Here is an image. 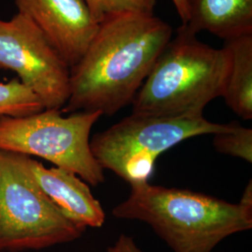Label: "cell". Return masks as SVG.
Wrapping results in <instances>:
<instances>
[{"mask_svg": "<svg viewBox=\"0 0 252 252\" xmlns=\"http://www.w3.org/2000/svg\"><path fill=\"white\" fill-rule=\"evenodd\" d=\"M172 36L170 25L154 14L125 13L100 23L70 68L69 97L61 111L111 116L132 104Z\"/></svg>", "mask_w": 252, "mask_h": 252, "instance_id": "cell-1", "label": "cell"}, {"mask_svg": "<svg viewBox=\"0 0 252 252\" xmlns=\"http://www.w3.org/2000/svg\"><path fill=\"white\" fill-rule=\"evenodd\" d=\"M112 214L149 224L174 252H212L228 236L252 227V216L238 204L149 182L132 185Z\"/></svg>", "mask_w": 252, "mask_h": 252, "instance_id": "cell-2", "label": "cell"}, {"mask_svg": "<svg viewBox=\"0 0 252 252\" xmlns=\"http://www.w3.org/2000/svg\"><path fill=\"white\" fill-rule=\"evenodd\" d=\"M180 26L153 64L132 103L135 114L203 115L212 100L222 97L230 54Z\"/></svg>", "mask_w": 252, "mask_h": 252, "instance_id": "cell-3", "label": "cell"}, {"mask_svg": "<svg viewBox=\"0 0 252 252\" xmlns=\"http://www.w3.org/2000/svg\"><path fill=\"white\" fill-rule=\"evenodd\" d=\"M231 123L209 122L204 115L154 116L132 113L90 140L92 153L103 169L114 172L131 186L149 182L156 159L183 140L227 131Z\"/></svg>", "mask_w": 252, "mask_h": 252, "instance_id": "cell-4", "label": "cell"}, {"mask_svg": "<svg viewBox=\"0 0 252 252\" xmlns=\"http://www.w3.org/2000/svg\"><path fill=\"white\" fill-rule=\"evenodd\" d=\"M101 116L97 111H79L63 117L58 109L0 116V150L43 158L97 186L105 176L91 151L90 133Z\"/></svg>", "mask_w": 252, "mask_h": 252, "instance_id": "cell-5", "label": "cell"}, {"mask_svg": "<svg viewBox=\"0 0 252 252\" xmlns=\"http://www.w3.org/2000/svg\"><path fill=\"white\" fill-rule=\"evenodd\" d=\"M84 232L36 188L21 154L0 150V252L44 250Z\"/></svg>", "mask_w": 252, "mask_h": 252, "instance_id": "cell-6", "label": "cell"}, {"mask_svg": "<svg viewBox=\"0 0 252 252\" xmlns=\"http://www.w3.org/2000/svg\"><path fill=\"white\" fill-rule=\"evenodd\" d=\"M0 68L15 73L45 109L61 110L70 90V67L27 16L0 19Z\"/></svg>", "mask_w": 252, "mask_h": 252, "instance_id": "cell-7", "label": "cell"}, {"mask_svg": "<svg viewBox=\"0 0 252 252\" xmlns=\"http://www.w3.org/2000/svg\"><path fill=\"white\" fill-rule=\"evenodd\" d=\"M18 13L30 19L71 68L97 31L83 0H14Z\"/></svg>", "mask_w": 252, "mask_h": 252, "instance_id": "cell-8", "label": "cell"}, {"mask_svg": "<svg viewBox=\"0 0 252 252\" xmlns=\"http://www.w3.org/2000/svg\"><path fill=\"white\" fill-rule=\"evenodd\" d=\"M27 175L47 198L75 225L86 231L100 228L106 215L88 184L73 172L60 167L46 168L41 162L21 154Z\"/></svg>", "mask_w": 252, "mask_h": 252, "instance_id": "cell-9", "label": "cell"}, {"mask_svg": "<svg viewBox=\"0 0 252 252\" xmlns=\"http://www.w3.org/2000/svg\"><path fill=\"white\" fill-rule=\"evenodd\" d=\"M189 32L207 31L223 40L252 34V0H187Z\"/></svg>", "mask_w": 252, "mask_h": 252, "instance_id": "cell-10", "label": "cell"}, {"mask_svg": "<svg viewBox=\"0 0 252 252\" xmlns=\"http://www.w3.org/2000/svg\"><path fill=\"white\" fill-rule=\"evenodd\" d=\"M231 64L222 97L244 120L252 119V34L223 40Z\"/></svg>", "mask_w": 252, "mask_h": 252, "instance_id": "cell-11", "label": "cell"}, {"mask_svg": "<svg viewBox=\"0 0 252 252\" xmlns=\"http://www.w3.org/2000/svg\"><path fill=\"white\" fill-rule=\"evenodd\" d=\"M44 109L40 99L18 78L0 81V116L24 117Z\"/></svg>", "mask_w": 252, "mask_h": 252, "instance_id": "cell-12", "label": "cell"}, {"mask_svg": "<svg viewBox=\"0 0 252 252\" xmlns=\"http://www.w3.org/2000/svg\"><path fill=\"white\" fill-rule=\"evenodd\" d=\"M94 22L103 21L125 13L154 14L157 0H83Z\"/></svg>", "mask_w": 252, "mask_h": 252, "instance_id": "cell-13", "label": "cell"}, {"mask_svg": "<svg viewBox=\"0 0 252 252\" xmlns=\"http://www.w3.org/2000/svg\"><path fill=\"white\" fill-rule=\"evenodd\" d=\"M213 145L219 153L252 162V129L231 123L224 132L214 134Z\"/></svg>", "mask_w": 252, "mask_h": 252, "instance_id": "cell-14", "label": "cell"}, {"mask_svg": "<svg viewBox=\"0 0 252 252\" xmlns=\"http://www.w3.org/2000/svg\"><path fill=\"white\" fill-rule=\"evenodd\" d=\"M107 252H143L131 236L121 234L114 245L108 247Z\"/></svg>", "mask_w": 252, "mask_h": 252, "instance_id": "cell-15", "label": "cell"}, {"mask_svg": "<svg viewBox=\"0 0 252 252\" xmlns=\"http://www.w3.org/2000/svg\"><path fill=\"white\" fill-rule=\"evenodd\" d=\"M239 207L243 209L244 211L252 216V181L250 180L249 184L247 185L246 189L244 190L243 194L240 202L238 203Z\"/></svg>", "mask_w": 252, "mask_h": 252, "instance_id": "cell-16", "label": "cell"}, {"mask_svg": "<svg viewBox=\"0 0 252 252\" xmlns=\"http://www.w3.org/2000/svg\"><path fill=\"white\" fill-rule=\"evenodd\" d=\"M171 1L181 20V26L187 25L189 21V8H188L187 0H171Z\"/></svg>", "mask_w": 252, "mask_h": 252, "instance_id": "cell-17", "label": "cell"}]
</instances>
